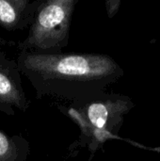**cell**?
I'll use <instances>...</instances> for the list:
<instances>
[{
  "mask_svg": "<svg viewBox=\"0 0 160 161\" xmlns=\"http://www.w3.org/2000/svg\"><path fill=\"white\" fill-rule=\"evenodd\" d=\"M135 107L132 99L124 94L102 92L100 93L58 105V110L70 118L79 128L80 135L68 148V158H75L82 148L91 152L89 161L98 150H103L109 140H116L124 117Z\"/></svg>",
  "mask_w": 160,
  "mask_h": 161,
  "instance_id": "cell-2",
  "label": "cell"
},
{
  "mask_svg": "<svg viewBox=\"0 0 160 161\" xmlns=\"http://www.w3.org/2000/svg\"><path fill=\"white\" fill-rule=\"evenodd\" d=\"M121 4H122L121 0H108L105 2L107 14L109 19L113 18L117 14V12L120 9Z\"/></svg>",
  "mask_w": 160,
  "mask_h": 161,
  "instance_id": "cell-7",
  "label": "cell"
},
{
  "mask_svg": "<svg viewBox=\"0 0 160 161\" xmlns=\"http://www.w3.org/2000/svg\"><path fill=\"white\" fill-rule=\"evenodd\" d=\"M16 62L38 99L53 95L78 100L105 92L124 75L114 58L98 53L21 51Z\"/></svg>",
  "mask_w": 160,
  "mask_h": 161,
  "instance_id": "cell-1",
  "label": "cell"
},
{
  "mask_svg": "<svg viewBox=\"0 0 160 161\" xmlns=\"http://www.w3.org/2000/svg\"><path fill=\"white\" fill-rule=\"evenodd\" d=\"M30 152V143L24 136H9L0 130V161H26Z\"/></svg>",
  "mask_w": 160,
  "mask_h": 161,
  "instance_id": "cell-6",
  "label": "cell"
},
{
  "mask_svg": "<svg viewBox=\"0 0 160 161\" xmlns=\"http://www.w3.org/2000/svg\"><path fill=\"white\" fill-rule=\"evenodd\" d=\"M41 0H0V26L7 31L30 25Z\"/></svg>",
  "mask_w": 160,
  "mask_h": 161,
  "instance_id": "cell-5",
  "label": "cell"
},
{
  "mask_svg": "<svg viewBox=\"0 0 160 161\" xmlns=\"http://www.w3.org/2000/svg\"><path fill=\"white\" fill-rule=\"evenodd\" d=\"M78 0L41 1L25 40L18 42L21 51L58 53L69 44L73 14Z\"/></svg>",
  "mask_w": 160,
  "mask_h": 161,
  "instance_id": "cell-3",
  "label": "cell"
},
{
  "mask_svg": "<svg viewBox=\"0 0 160 161\" xmlns=\"http://www.w3.org/2000/svg\"><path fill=\"white\" fill-rule=\"evenodd\" d=\"M30 103L22 85L16 59L8 58L5 52H0V111L13 116L15 108L25 112Z\"/></svg>",
  "mask_w": 160,
  "mask_h": 161,
  "instance_id": "cell-4",
  "label": "cell"
}]
</instances>
